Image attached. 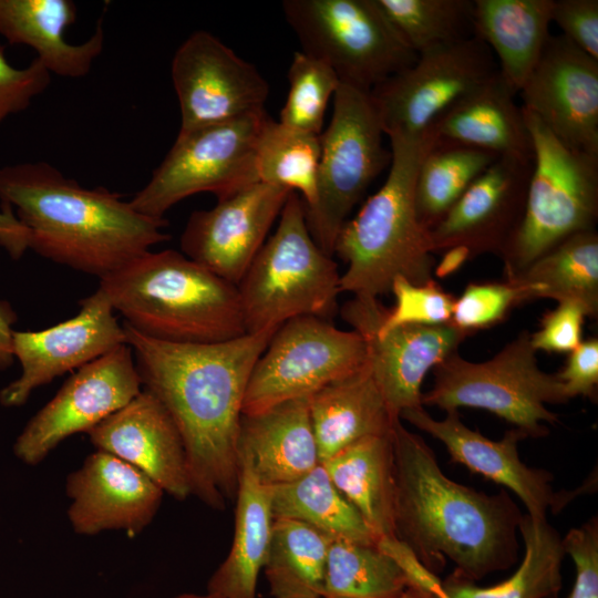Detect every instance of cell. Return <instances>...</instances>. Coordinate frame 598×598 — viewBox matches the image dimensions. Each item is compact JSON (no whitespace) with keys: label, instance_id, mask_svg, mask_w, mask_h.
Instances as JSON below:
<instances>
[{"label":"cell","instance_id":"cell-1","mask_svg":"<svg viewBox=\"0 0 598 598\" xmlns=\"http://www.w3.org/2000/svg\"><path fill=\"white\" fill-rule=\"evenodd\" d=\"M142 389L166 409L184 443L192 495L223 511L236 498L237 440L251 371L276 330L216 343H173L123 322Z\"/></svg>","mask_w":598,"mask_h":598},{"label":"cell","instance_id":"cell-2","mask_svg":"<svg viewBox=\"0 0 598 598\" xmlns=\"http://www.w3.org/2000/svg\"><path fill=\"white\" fill-rule=\"evenodd\" d=\"M392 440L395 538L434 575L447 559L454 574L473 582L512 567L523 513L507 492L486 494L448 478L434 451L401 420Z\"/></svg>","mask_w":598,"mask_h":598},{"label":"cell","instance_id":"cell-3","mask_svg":"<svg viewBox=\"0 0 598 598\" xmlns=\"http://www.w3.org/2000/svg\"><path fill=\"white\" fill-rule=\"evenodd\" d=\"M0 202L29 230V249L99 279L169 239L164 218L105 187H82L48 162L0 167Z\"/></svg>","mask_w":598,"mask_h":598},{"label":"cell","instance_id":"cell-4","mask_svg":"<svg viewBox=\"0 0 598 598\" xmlns=\"http://www.w3.org/2000/svg\"><path fill=\"white\" fill-rule=\"evenodd\" d=\"M391 163L380 189L339 231L336 254L347 264L341 292L375 298L391 291L396 277L414 285L432 279L434 252L430 229L419 219L415 181L422 159L435 144L432 130L423 135L391 133Z\"/></svg>","mask_w":598,"mask_h":598},{"label":"cell","instance_id":"cell-5","mask_svg":"<svg viewBox=\"0 0 598 598\" xmlns=\"http://www.w3.org/2000/svg\"><path fill=\"white\" fill-rule=\"evenodd\" d=\"M124 323L173 343H216L247 333L238 288L173 249L148 251L100 279Z\"/></svg>","mask_w":598,"mask_h":598},{"label":"cell","instance_id":"cell-6","mask_svg":"<svg viewBox=\"0 0 598 598\" xmlns=\"http://www.w3.org/2000/svg\"><path fill=\"white\" fill-rule=\"evenodd\" d=\"M272 236L237 285L247 333L315 316L331 320L341 292L338 265L312 238L302 198L290 192Z\"/></svg>","mask_w":598,"mask_h":598},{"label":"cell","instance_id":"cell-7","mask_svg":"<svg viewBox=\"0 0 598 598\" xmlns=\"http://www.w3.org/2000/svg\"><path fill=\"white\" fill-rule=\"evenodd\" d=\"M568 399L557 374L540 370L530 334L520 333L495 357L471 362L457 354L434 368V383L422 393V405L442 410L475 408L486 410L523 431L527 437L548 434L545 423L558 422L548 403Z\"/></svg>","mask_w":598,"mask_h":598},{"label":"cell","instance_id":"cell-8","mask_svg":"<svg viewBox=\"0 0 598 598\" xmlns=\"http://www.w3.org/2000/svg\"><path fill=\"white\" fill-rule=\"evenodd\" d=\"M523 112L533 168L519 226L505 248L514 270L566 238L592 230L598 214V156L569 148L533 113Z\"/></svg>","mask_w":598,"mask_h":598},{"label":"cell","instance_id":"cell-9","mask_svg":"<svg viewBox=\"0 0 598 598\" xmlns=\"http://www.w3.org/2000/svg\"><path fill=\"white\" fill-rule=\"evenodd\" d=\"M281 7L302 52L327 62L341 83L371 92L417 59L377 0H285Z\"/></svg>","mask_w":598,"mask_h":598},{"label":"cell","instance_id":"cell-10","mask_svg":"<svg viewBox=\"0 0 598 598\" xmlns=\"http://www.w3.org/2000/svg\"><path fill=\"white\" fill-rule=\"evenodd\" d=\"M384 135L370 92L340 82L330 123L320 134L317 202L306 209L312 238L330 256L350 212L390 166L391 151L383 145Z\"/></svg>","mask_w":598,"mask_h":598},{"label":"cell","instance_id":"cell-11","mask_svg":"<svg viewBox=\"0 0 598 598\" xmlns=\"http://www.w3.org/2000/svg\"><path fill=\"white\" fill-rule=\"evenodd\" d=\"M266 111L198 127L177 137L150 182L130 200L138 213L164 218L178 202L197 193L223 199L258 181L256 142Z\"/></svg>","mask_w":598,"mask_h":598},{"label":"cell","instance_id":"cell-12","mask_svg":"<svg viewBox=\"0 0 598 598\" xmlns=\"http://www.w3.org/2000/svg\"><path fill=\"white\" fill-rule=\"evenodd\" d=\"M368 363L364 339L330 320L302 316L282 323L257 360L245 393L243 414L307 398Z\"/></svg>","mask_w":598,"mask_h":598},{"label":"cell","instance_id":"cell-13","mask_svg":"<svg viewBox=\"0 0 598 598\" xmlns=\"http://www.w3.org/2000/svg\"><path fill=\"white\" fill-rule=\"evenodd\" d=\"M498 72L491 49L476 35L417 55L370 95L385 135H423L455 103Z\"/></svg>","mask_w":598,"mask_h":598},{"label":"cell","instance_id":"cell-14","mask_svg":"<svg viewBox=\"0 0 598 598\" xmlns=\"http://www.w3.org/2000/svg\"><path fill=\"white\" fill-rule=\"evenodd\" d=\"M141 391L133 351L123 343L78 369L29 420L13 453L22 463L37 465L62 441L87 433Z\"/></svg>","mask_w":598,"mask_h":598},{"label":"cell","instance_id":"cell-15","mask_svg":"<svg viewBox=\"0 0 598 598\" xmlns=\"http://www.w3.org/2000/svg\"><path fill=\"white\" fill-rule=\"evenodd\" d=\"M171 76L178 99V133L265 112L269 87L255 65L199 30L176 50Z\"/></svg>","mask_w":598,"mask_h":598},{"label":"cell","instance_id":"cell-16","mask_svg":"<svg viewBox=\"0 0 598 598\" xmlns=\"http://www.w3.org/2000/svg\"><path fill=\"white\" fill-rule=\"evenodd\" d=\"M385 311L379 299L353 297L342 306L341 317L364 339L371 375L391 414L400 419L404 410L423 406L425 375L456 352L466 332L451 323L379 331Z\"/></svg>","mask_w":598,"mask_h":598},{"label":"cell","instance_id":"cell-17","mask_svg":"<svg viewBox=\"0 0 598 598\" xmlns=\"http://www.w3.org/2000/svg\"><path fill=\"white\" fill-rule=\"evenodd\" d=\"M400 419L439 440L452 462L511 489L532 517H546L548 511L556 515L578 495L596 489L594 482L597 476L592 472L579 487L555 491L551 484L554 475L549 471L527 466L519 458L518 443L527 435L516 427L494 441L466 426L457 410L446 411L443 420H436L419 406L404 410Z\"/></svg>","mask_w":598,"mask_h":598},{"label":"cell","instance_id":"cell-18","mask_svg":"<svg viewBox=\"0 0 598 598\" xmlns=\"http://www.w3.org/2000/svg\"><path fill=\"white\" fill-rule=\"evenodd\" d=\"M79 306L74 317L50 328L13 331L12 352L21 373L0 390L2 406L24 405L38 388L126 343L124 328L99 288Z\"/></svg>","mask_w":598,"mask_h":598},{"label":"cell","instance_id":"cell-19","mask_svg":"<svg viewBox=\"0 0 598 598\" xmlns=\"http://www.w3.org/2000/svg\"><path fill=\"white\" fill-rule=\"evenodd\" d=\"M518 94L561 143L598 156V60L550 34Z\"/></svg>","mask_w":598,"mask_h":598},{"label":"cell","instance_id":"cell-20","mask_svg":"<svg viewBox=\"0 0 598 598\" xmlns=\"http://www.w3.org/2000/svg\"><path fill=\"white\" fill-rule=\"evenodd\" d=\"M291 190L262 182L190 214L181 236L183 254L237 286L265 244Z\"/></svg>","mask_w":598,"mask_h":598},{"label":"cell","instance_id":"cell-21","mask_svg":"<svg viewBox=\"0 0 598 598\" xmlns=\"http://www.w3.org/2000/svg\"><path fill=\"white\" fill-rule=\"evenodd\" d=\"M65 493L72 529L85 536L106 530L136 536L151 524L164 495L142 471L100 450L68 475Z\"/></svg>","mask_w":598,"mask_h":598},{"label":"cell","instance_id":"cell-22","mask_svg":"<svg viewBox=\"0 0 598 598\" xmlns=\"http://www.w3.org/2000/svg\"><path fill=\"white\" fill-rule=\"evenodd\" d=\"M92 445L135 466L178 501L192 495L181 434L163 404L142 391L87 433Z\"/></svg>","mask_w":598,"mask_h":598},{"label":"cell","instance_id":"cell-23","mask_svg":"<svg viewBox=\"0 0 598 598\" xmlns=\"http://www.w3.org/2000/svg\"><path fill=\"white\" fill-rule=\"evenodd\" d=\"M533 159L498 157L430 229L434 251L456 245L506 246L525 206Z\"/></svg>","mask_w":598,"mask_h":598},{"label":"cell","instance_id":"cell-24","mask_svg":"<svg viewBox=\"0 0 598 598\" xmlns=\"http://www.w3.org/2000/svg\"><path fill=\"white\" fill-rule=\"evenodd\" d=\"M307 398L241 414L238 460L265 486L293 482L320 464Z\"/></svg>","mask_w":598,"mask_h":598},{"label":"cell","instance_id":"cell-25","mask_svg":"<svg viewBox=\"0 0 598 598\" xmlns=\"http://www.w3.org/2000/svg\"><path fill=\"white\" fill-rule=\"evenodd\" d=\"M76 18L71 0H0V35L33 49L51 74L63 78L87 75L104 48L102 20L86 41L68 42L64 33Z\"/></svg>","mask_w":598,"mask_h":598},{"label":"cell","instance_id":"cell-26","mask_svg":"<svg viewBox=\"0 0 598 598\" xmlns=\"http://www.w3.org/2000/svg\"><path fill=\"white\" fill-rule=\"evenodd\" d=\"M515 95L498 71L448 109L431 130L442 143L532 161V137Z\"/></svg>","mask_w":598,"mask_h":598},{"label":"cell","instance_id":"cell-27","mask_svg":"<svg viewBox=\"0 0 598 598\" xmlns=\"http://www.w3.org/2000/svg\"><path fill=\"white\" fill-rule=\"evenodd\" d=\"M308 408L320 463L361 439L391 434L401 420L391 414L368 363L311 394Z\"/></svg>","mask_w":598,"mask_h":598},{"label":"cell","instance_id":"cell-28","mask_svg":"<svg viewBox=\"0 0 598 598\" xmlns=\"http://www.w3.org/2000/svg\"><path fill=\"white\" fill-rule=\"evenodd\" d=\"M321 464L378 542L394 538L396 485L392 433L361 439Z\"/></svg>","mask_w":598,"mask_h":598},{"label":"cell","instance_id":"cell-29","mask_svg":"<svg viewBox=\"0 0 598 598\" xmlns=\"http://www.w3.org/2000/svg\"><path fill=\"white\" fill-rule=\"evenodd\" d=\"M554 0H474V31L517 95L550 35Z\"/></svg>","mask_w":598,"mask_h":598},{"label":"cell","instance_id":"cell-30","mask_svg":"<svg viewBox=\"0 0 598 598\" xmlns=\"http://www.w3.org/2000/svg\"><path fill=\"white\" fill-rule=\"evenodd\" d=\"M239 468L233 543L210 577L207 592L225 598H256L274 517L269 487L257 480L246 462L240 461Z\"/></svg>","mask_w":598,"mask_h":598},{"label":"cell","instance_id":"cell-31","mask_svg":"<svg viewBox=\"0 0 598 598\" xmlns=\"http://www.w3.org/2000/svg\"><path fill=\"white\" fill-rule=\"evenodd\" d=\"M518 533L524 542V557L507 579L482 587L452 573L441 590L446 598H551L563 587L561 566L566 556L563 537L546 517L523 514Z\"/></svg>","mask_w":598,"mask_h":598},{"label":"cell","instance_id":"cell-32","mask_svg":"<svg viewBox=\"0 0 598 598\" xmlns=\"http://www.w3.org/2000/svg\"><path fill=\"white\" fill-rule=\"evenodd\" d=\"M508 282L517 287L519 301L550 298L558 302L577 300L591 313L598 310V236L592 230L577 233L535 259Z\"/></svg>","mask_w":598,"mask_h":598},{"label":"cell","instance_id":"cell-33","mask_svg":"<svg viewBox=\"0 0 598 598\" xmlns=\"http://www.w3.org/2000/svg\"><path fill=\"white\" fill-rule=\"evenodd\" d=\"M332 536L299 520L274 518L264 570L272 598H322Z\"/></svg>","mask_w":598,"mask_h":598},{"label":"cell","instance_id":"cell-34","mask_svg":"<svg viewBox=\"0 0 598 598\" xmlns=\"http://www.w3.org/2000/svg\"><path fill=\"white\" fill-rule=\"evenodd\" d=\"M268 487L274 518L299 520L334 538L378 544L377 537L336 487L321 463L293 482Z\"/></svg>","mask_w":598,"mask_h":598},{"label":"cell","instance_id":"cell-35","mask_svg":"<svg viewBox=\"0 0 598 598\" xmlns=\"http://www.w3.org/2000/svg\"><path fill=\"white\" fill-rule=\"evenodd\" d=\"M320 155V135L264 118L255 153L258 181L300 193L306 209L317 202Z\"/></svg>","mask_w":598,"mask_h":598},{"label":"cell","instance_id":"cell-36","mask_svg":"<svg viewBox=\"0 0 598 598\" xmlns=\"http://www.w3.org/2000/svg\"><path fill=\"white\" fill-rule=\"evenodd\" d=\"M497 158L482 150L436 141L416 175L414 195L420 221L429 229L435 226Z\"/></svg>","mask_w":598,"mask_h":598},{"label":"cell","instance_id":"cell-37","mask_svg":"<svg viewBox=\"0 0 598 598\" xmlns=\"http://www.w3.org/2000/svg\"><path fill=\"white\" fill-rule=\"evenodd\" d=\"M410 585L403 568L378 544L332 538L323 597L395 598Z\"/></svg>","mask_w":598,"mask_h":598},{"label":"cell","instance_id":"cell-38","mask_svg":"<svg viewBox=\"0 0 598 598\" xmlns=\"http://www.w3.org/2000/svg\"><path fill=\"white\" fill-rule=\"evenodd\" d=\"M377 2L417 55L475 35L474 0H377Z\"/></svg>","mask_w":598,"mask_h":598},{"label":"cell","instance_id":"cell-39","mask_svg":"<svg viewBox=\"0 0 598 598\" xmlns=\"http://www.w3.org/2000/svg\"><path fill=\"white\" fill-rule=\"evenodd\" d=\"M287 76L289 91L279 122L297 131L320 135L328 102L340 84L337 73L327 62L297 51Z\"/></svg>","mask_w":598,"mask_h":598},{"label":"cell","instance_id":"cell-40","mask_svg":"<svg viewBox=\"0 0 598 598\" xmlns=\"http://www.w3.org/2000/svg\"><path fill=\"white\" fill-rule=\"evenodd\" d=\"M395 298L392 309H386L378 330L386 331L403 324L439 326L451 322L454 300L434 280L414 285L396 277L391 286Z\"/></svg>","mask_w":598,"mask_h":598},{"label":"cell","instance_id":"cell-41","mask_svg":"<svg viewBox=\"0 0 598 598\" xmlns=\"http://www.w3.org/2000/svg\"><path fill=\"white\" fill-rule=\"evenodd\" d=\"M519 301L516 286L506 283L468 285L454 300L451 324L467 333L499 321Z\"/></svg>","mask_w":598,"mask_h":598},{"label":"cell","instance_id":"cell-42","mask_svg":"<svg viewBox=\"0 0 598 598\" xmlns=\"http://www.w3.org/2000/svg\"><path fill=\"white\" fill-rule=\"evenodd\" d=\"M51 83V73L34 58L25 68L9 63L0 43V125L10 115L24 111Z\"/></svg>","mask_w":598,"mask_h":598},{"label":"cell","instance_id":"cell-43","mask_svg":"<svg viewBox=\"0 0 598 598\" xmlns=\"http://www.w3.org/2000/svg\"><path fill=\"white\" fill-rule=\"evenodd\" d=\"M566 555L575 566V581L568 598H598V518L590 517L563 538Z\"/></svg>","mask_w":598,"mask_h":598},{"label":"cell","instance_id":"cell-44","mask_svg":"<svg viewBox=\"0 0 598 598\" xmlns=\"http://www.w3.org/2000/svg\"><path fill=\"white\" fill-rule=\"evenodd\" d=\"M591 317L588 308L577 300H563L545 316L542 328L530 334L533 348L546 352H571L581 342L584 320Z\"/></svg>","mask_w":598,"mask_h":598},{"label":"cell","instance_id":"cell-45","mask_svg":"<svg viewBox=\"0 0 598 598\" xmlns=\"http://www.w3.org/2000/svg\"><path fill=\"white\" fill-rule=\"evenodd\" d=\"M551 22L563 37L598 60V0H554Z\"/></svg>","mask_w":598,"mask_h":598},{"label":"cell","instance_id":"cell-46","mask_svg":"<svg viewBox=\"0 0 598 598\" xmlns=\"http://www.w3.org/2000/svg\"><path fill=\"white\" fill-rule=\"evenodd\" d=\"M567 399L592 398L598 383V341H581L568 358L565 368L556 373Z\"/></svg>","mask_w":598,"mask_h":598},{"label":"cell","instance_id":"cell-47","mask_svg":"<svg viewBox=\"0 0 598 598\" xmlns=\"http://www.w3.org/2000/svg\"><path fill=\"white\" fill-rule=\"evenodd\" d=\"M30 234L17 218L13 209L1 205L0 209V247L11 259H20L29 249Z\"/></svg>","mask_w":598,"mask_h":598},{"label":"cell","instance_id":"cell-48","mask_svg":"<svg viewBox=\"0 0 598 598\" xmlns=\"http://www.w3.org/2000/svg\"><path fill=\"white\" fill-rule=\"evenodd\" d=\"M16 321L17 313L11 305L0 300V371L7 370L14 361L12 334Z\"/></svg>","mask_w":598,"mask_h":598},{"label":"cell","instance_id":"cell-49","mask_svg":"<svg viewBox=\"0 0 598 598\" xmlns=\"http://www.w3.org/2000/svg\"><path fill=\"white\" fill-rule=\"evenodd\" d=\"M440 264L435 267L439 277H445L457 270L470 257L472 248L466 245H456L447 248Z\"/></svg>","mask_w":598,"mask_h":598},{"label":"cell","instance_id":"cell-50","mask_svg":"<svg viewBox=\"0 0 598 598\" xmlns=\"http://www.w3.org/2000/svg\"><path fill=\"white\" fill-rule=\"evenodd\" d=\"M420 587L426 588L433 592L436 598H446L441 590V579L437 575L427 573L420 582ZM551 598H559L558 596Z\"/></svg>","mask_w":598,"mask_h":598},{"label":"cell","instance_id":"cell-51","mask_svg":"<svg viewBox=\"0 0 598 598\" xmlns=\"http://www.w3.org/2000/svg\"><path fill=\"white\" fill-rule=\"evenodd\" d=\"M395 598H436L432 591L426 588L410 585Z\"/></svg>","mask_w":598,"mask_h":598},{"label":"cell","instance_id":"cell-52","mask_svg":"<svg viewBox=\"0 0 598 598\" xmlns=\"http://www.w3.org/2000/svg\"><path fill=\"white\" fill-rule=\"evenodd\" d=\"M173 598H225V597L216 595V594L207 592L205 595L182 594V595L175 596Z\"/></svg>","mask_w":598,"mask_h":598},{"label":"cell","instance_id":"cell-53","mask_svg":"<svg viewBox=\"0 0 598 598\" xmlns=\"http://www.w3.org/2000/svg\"><path fill=\"white\" fill-rule=\"evenodd\" d=\"M322 598H332V597H322Z\"/></svg>","mask_w":598,"mask_h":598}]
</instances>
